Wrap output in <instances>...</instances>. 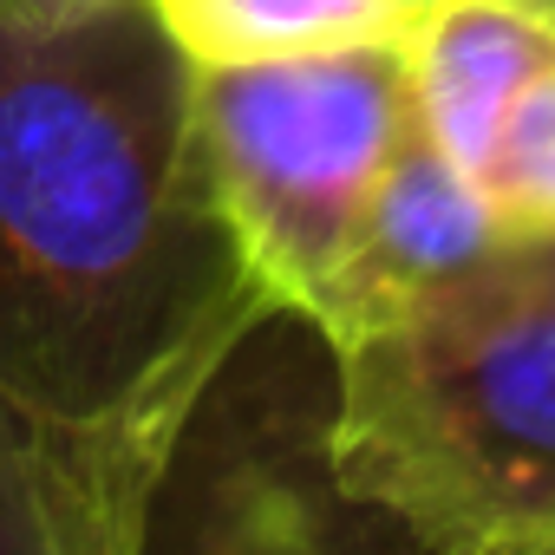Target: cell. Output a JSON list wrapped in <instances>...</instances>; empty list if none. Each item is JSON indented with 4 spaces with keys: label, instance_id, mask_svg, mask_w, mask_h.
<instances>
[{
    "label": "cell",
    "instance_id": "obj_12",
    "mask_svg": "<svg viewBox=\"0 0 555 555\" xmlns=\"http://www.w3.org/2000/svg\"><path fill=\"white\" fill-rule=\"evenodd\" d=\"M431 8H438V0H399V14H405V21H412V27H418V21H425V14H431Z\"/></svg>",
    "mask_w": 555,
    "mask_h": 555
},
{
    "label": "cell",
    "instance_id": "obj_2",
    "mask_svg": "<svg viewBox=\"0 0 555 555\" xmlns=\"http://www.w3.org/2000/svg\"><path fill=\"white\" fill-rule=\"evenodd\" d=\"M340 490L431 555H535L555 516V314L516 242L327 347Z\"/></svg>",
    "mask_w": 555,
    "mask_h": 555
},
{
    "label": "cell",
    "instance_id": "obj_11",
    "mask_svg": "<svg viewBox=\"0 0 555 555\" xmlns=\"http://www.w3.org/2000/svg\"><path fill=\"white\" fill-rule=\"evenodd\" d=\"M14 14H79V8H105V0H0Z\"/></svg>",
    "mask_w": 555,
    "mask_h": 555
},
{
    "label": "cell",
    "instance_id": "obj_7",
    "mask_svg": "<svg viewBox=\"0 0 555 555\" xmlns=\"http://www.w3.org/2000/svg\"><path fill=\"white\" fill-rule=\"evenodd\" d=\"M555 66V0H438L412 27L418 125L477 177L509 105Z\"/></svg>",
    "mask_w": 555,
    "mask_h": 555
},
{
    "label": "cell",
    "instance_id": "obj_10",
    "mask_svg": "<svg viewBox=\"0 0 555 555\" xmlns=\"http://www.w3.org/2000/svg\"><path fill=\"white\" fill-rule=\"evenodd\" d=\"M516 261H522V274H529V288H535V301L555 314V235H535V242H516Z\"/></svg>",
    "mask_w": 555,
    "mask_h": 555
},
{
    "label": "cell",
    "instance_id": "obj_13",
    "mask_svg": "<svg viewBox=\"0 0 555 555\" xmlns=\"http://www.w3.org/2000/svg\"><path fill=\"white\" fill-rule=\"evenodd\" d=\"M535 555H555V516L542 522V535H535Z\"/></svg>",
    "mask_w": 555,
    "mask_h": 555
},
{
    "label": "cell",
    "instance_id": "obj_8",
    "mask_svg": "<svg viewBox=\"0 0 555 555\" xmlns=\"http://www.w3.org/2000/svg\"><path fill=\"white\" fill-rule=\"evenodd\" d=\"M196 60H268L373 34H412L399 0H157Z\"/></svg>",
    "mask_w": 555,
    "mask_h": 555
},
{
    "label": "cell",
    "instance_id": "obj_6",
    "mask_svg": "<svg viewBox=\"0 0 555 555\" xmlns=\"http://www.w3.org/2000/svg\"><path fill=\"white\" fill-rule=\"evenodd\" d=\"M164 470L112 438L0 405V548L131 555L151 542Z\"/></svg>",
    "mask_w": 555,
    "mask_h": 555
},
{
    "label": "cell",
    "instance_id": "obj_1",
    "mask_svg": "<svg viewBox=\"0 0 555 555\" xmlns=\"http://www.w3.org/2000/svg\"><path fill=\"white\" fill-rule=\"evenodd\" d=\"M268 314L157 0L0 8V405L170 464Z\"/></svg>",
    "mask_w": 555,
    "mask_h": 555
},
{
    "label": "cell",
    "instance_id": "obj_4",
    "mask_svg": "<svg viewBox=\"0 0 555 555\" xmlns=\"http://www.w3.org/2000/svg\"><path fill=\"white\" fill-rule=\"evenodd\" d=\"M209 451L196 464L190 516L170 529L196 548H334V542H399L392 522L360 509L334 470V405L301 399H229L222 373L196 399Z\"/></svg>",
    "mask_w": 555,
    "mask_h": 555
},
{
    "label": "cell",
    "instance_id": "obj_5",
    "mask_svg": "<svg viewBox=\"0 0 555 555\" xmlns=\"http://www.w3.org/2000/svg\"><path fill=\"white\" fill-rule=\"evenodd\" d=\"M503 248H509V235H503L483 183L425 125H412L308 327L321 334V347H340L347 334H360L373 321H392L431 295L464 288L470 274L503 261Z\"/></svg>",
    "mask_w": 555,
    "mask_h": 555
},
{
    "label": "cell",
    "instance_id": "obj_9",
    "mask_svg": "<svg viewBox=\"0 0 555 555\" xmlns=\"http://www.w3.org/2000/svg\"><path fill=\"white\" fill-rule=\"evenodd\" d=\"M477 183L509 242L555 235V66L509 105Z\"/></svg>",
    "mask_w": 555,
    "mask_h": 555
},
{
    "label": "cell",
    "instance_id": "obj_3",
    "mask_svg": "<svg viewBox=\"0 0 555 555\" xmlns=\"http://www.w3.org/2000/svg\"><path fill=\"white\" fill-rule=\"evenodd\" d=\"M418 125L412 34L268 60H196V131L274 314H321L360 216Z\"/></svg>",
    "mask_w": 555,
    "mask_h": 555
}]
</instances>
